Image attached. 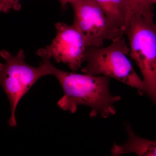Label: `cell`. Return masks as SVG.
Returning a JSON list of instances; mask_svg holds the SVG:
<instances>
[{
    "label": "cell",
    "instance_id": "1",
    "mask_svg": "<svg viewBox=\"0 0 156 156\" xmlns=\"http://www.w3.org/2000/svg\"><path fill=\"white\" fill-rule=\"evenodd\" d=\"M50 69V75L56 77L64 92L57 104L62 109L74 113L78 106L83 105L90 108L91 118L100 115L106 119L115 114V104L122 98L110 93V78L68 72L58 69L52 63Z\"/></svg>",
    "mask_w": 156,
    "mask_h": 156
},
{
    "label": "cell",
    "instance_id": "2",
    "mask_svg": "<svg viewBox=\"0 0 156 156\" xmlns=\"http://www.w3.org/2000/svg\"><path fill=\"white\" fill-rule=\"evenodd\" d=\"M129 53V47L123 36L112 41L107 47L87 48L84 58L87 63L81 71L90 75L114 78L137 89L142 95L145 92L144 84L127 57Z\"/></svg>",
    "mask_w": 156,
    "mask_h": 156
},
{
    "label": "cell",
    "instance_id": "3",
    "mask_svg": "<svg viewBox=\"0 0 156 156\" xmlns=\"http://www.w3.org/2000/svg\"><path fill=\"white\" fill-rule=\"evenodd\" d=\"M0 56L5 63H0V86L8 97L11 116L8 123L11 127L17 126L15 112L19 101L31 87L44 76L50 75V59L43 58L37 67L27 64L25 54L20 50L13 56L9 51L2 50Z\"/></svg>",
    "mask_w": 156,
    "mask_h": 156
},
{
    "label": "cell",
    "instance_id": "4",
    "mask_svg": "<svg viewBox=\"0 0 156 156\" xmlns=\"http://www.w3.org/2000/svg\"><path fill=\"white\" fill-rule=\"evenodd\" d=\"M125 33L129 41V54L141 72L145 92L155 103L156 25L154 19L132 14Z\"/></svg>",
    "mask_w": 156,
    "mask_h": 156
},
{
    "label": "cell",
    "instance_id": "5",
    "mask_svg": "<svg viewBox=\"0 0 156 156\" xmlns=\"http://www.w3.org/2000/svg\"><path fill=\"white\" fill-rule=\"evenodd\" d=\"M71 5L73 10V24L83 34L87 48L103 47L105 41H114L125 33L93 0H77Z\"/></svg>",
    "mask_w": 156,
    "mask_h": 156
},
{
    "label": "cell",
    "instance_id": "6",
    "mask_svg": "<svg viewBox=\"0 0 156 156\" xmlns=\"http://www.w3.org/2000/svg\"><path fill=\"white\" fill-rule=\"evenodd\" d=\"M55 26L56 34L51 44L39 49L36 54L43 58H52L58 63L66 64L73 71H76L84 62L87 48L85 39L74 24L58 22Z\"/></svg>",
    "mask_w": 156,
    "mask_h": 156
},
{
    "label": "cell",
    "instance_id": "7",
    "mask_svg": "<svg viewBox=\"0 0 156 156\" xmlns=\"http://www.w3.org/2000/svg\"><path fill=\"white\" fill-rule=\"evenodd\" d=\"M128 139L123 144H115L111 149L112 155L117 156L123 154L134 153L138 156L156 155V141L137 136L129 123L125 124Z\"/></svg>",
    "mask_w": 156,
    "mask_h": 156
},
{
    "label": "cell",
    "instance_id": "8",
    "mask_svg": "<svg viewBox=\"0 0 156 156\" xmlns=\"http://www.w3.org/2000/svg\"><path fill=\"white\" fill-rule=\"evenodd\" d=\"M112 22L125 30L131 16L127 0H93Z\"/></svg>",
    "mask_w": 156,
    "mask_h": 156
},
{
    "label": "cell",
    "instance_id": "9",
    "mask_svg": "<svg viewBox=\"0 0 156 156\" xmlns=\"http://www.w3.org/2000/svg\"><path fill=\"white\" fill-rule=\"evenodd\" d=\"M20 0H0V13H8L11 9L19 11L21 9Z\"/></svg>",
    "mask_w": 156,
    "mask_h": 156
},
{
    "label": "cell",
    "instance_id": "10",
    "mask_svg": "<svg viewBox=\"0 0 156 156\" xmlns=\"http://www.w3.org/2000/svg\"><path fill=\"white\" fill-rule=\"evenodd\" d=\"M60 3L61 8L63 10H66L67 6L69 4H71L77 0H58Z\"/></svg>",
    "mask_w": 156,
    "mask_h": 156
},
{
    "label": "cell",
    "instance_id": "11",
    "mask_svg": "<svg viewBox=\"0 0 156 156\" xmlns=\"http://www.w3.org/2000/svg\"><path fill=\"white\" fill-rule=\"evenodd\" d=\"M127 1H128V5H129V7H130L131 13V11H133L135 5H136L137 0H127Z\"/></svg>",
    "mask_w": 156,
    "mask_h": 156
}]
</instances>
